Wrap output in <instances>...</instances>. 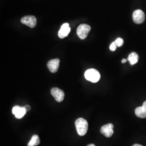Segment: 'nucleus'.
<instances>
[{
    "mask_svg": "<svg viewBox=\"0 0 146 146\" xmlns=\"http://www.w3.org/2000/svg\"><path fill=\"white\" fill-rule=\"evenodd\" d=\"M132 146H143L141 145H139V144H134Z\"/></svg>",
    "mask_w": 146,
    "mask_h": 146,
    "instance_id": "obj_18",
    "label": "nucleus"
},
{
    "mask_svg": "<svg viewBox=\"0 0 146 146\" xmlns=\"http://www.w3.org/2000/svg\"><path fill=\"white\" fill-rule=\"evenodd\" d=\"M116 48H117V46H116V43H115V41L112 42V43H111V44L110 45V50L111 51H112V52L115 51V50L116 49Z\"/></svg>",
    "mask_w": 146,
    "mask_h": 146,
    "instance_id": "obj_15",
    "label": "nucleus"
},
{
    "mask_svg": "<svg viewBox=\"0 0 146 146\" xmlns=\"http://www.w3.org/2000/svg\"><path fill=\"white\" fill-rule=\"evenodd\" d=\"M114 125L112 123H108L103 125L100 129L101 134L106 137H110L114 133Z\"/></svg>",
    "mask_w": 146,
    "mask_h": 146,
    "instance_id": "obj_6",
    "label": "nucleus"
},
{
    "mask_svg": "<svg viewBox=\"0 0 146 146\" xmlns=\"http://www.w3.org/2000/svg\"><path fill=\"white\" fill-rule=\"evenodd\" d=\"M40 143L39 136L37 135H34L32 136L31 141L28 143V146H37Z\"/></svg>",
    "mask_w": 146,
    "mask_h": 146,
    "instance_id": "obj_13",
    "label": "nucleus"
},
{
    "mask_svg": "<svg viewBox=\"0 0 146 146\" xmlns=\"http://www.w3.org/2000/svg\"><path fill=\"white\" fill-rule=\"evenodd\" d=\"M24 107H25V110H26V111H29V110H31V106H29V105H26V106H25Z\"/></svg>",
    "mask_w": 146,
    "mask_h": 146,
    "instance_id": "obj_16",
    "label": "nucleus"
},
{
    "mask_svg": "<svg viewBox=\"0 0 146 146\" xmlns=\"http://www.w3.org/2000/svg\"><path fill=\"white\" fill-rule=\"evenodd\" d=\"M126 61H127V60H126L125 59H123V60H122V63H125L126 62Z\"/></svg>",
    "mask_w": 146,
    "mask_h": 146,
    "instance_id": "obj_17",
    "label": "nucleus"
},
{
    "mask_svg": "<svg viewBox=\"0 0 146 146\" xmlns=\"http://www.w3.org/2000/svg\"><path fill=\"white\" fill-rule=\"evenodd\" d=\"M135 113L136 115L140 118H146V101L143 102L142 106L136 108Z\"/></svg>",
    "mask_w": 146,
    "mask_h": 146,
    "instance_id": "obj_11",
    "label": "nucleus"
},
{
    "mask_svg": "<svg viewBox=\"0 0 146 146\" xmlns=\"http://www.w3.org/2000/svg\"><path fill=\"white\" fill-rule=\"evenodd\" d=\"M77 132L80 136H84L87 133L88 129V122L83 118H79L75 122Z\"/></svg>",
    "mask_w": 146,
    "mask_h": 146,
    "instance_id": "obj_1",
    "label": "nucleus"
},
{
    "mask_svg": "<svg viewBox=\"0 0 146 146\" xmlns=\"http://www.w3.org/2000/svg\"><path fill=\"white\" fill-rule=\"evenodd\" d=\"M21 23L30 28H34L36 25L37 20L34 16H26L22 17L21 20Z\"/></svg>",
    "mask_w": 146,
    "mask_h": 146,
    "instance_id": "obj_4",
    "label": "nucleus"
},
{
    "mask_svg": "<svg viewBox=\"0 0 146 146\" xmlns=\"http://www.w3.org/2000/svg\"><path fill=\"white\" fill-rule=\"evenodd\" d=\"M59 64L60 60L58 58H55L49 61L47 63V67L52 73H55L57 72L58 70Z\"/></svg>",
    "mask_w": 146,
    "mask_h": 146,
    "instance_id": "obj_10",
    "label": "nucleus"
},
{
    "mask_svg": "<svg viewBox=\"0 0 146 146\" xmlns=\"http://www.w3.org/2000/svg\"><path fill=\"white\" fill-rule=\"evenodd\" d=\"M115 42L116 44V46H117V47H120L123 45V40L121 38H117L115 40Z\"/></svg>",
    "mask_w": 146,
    "mask_h": 146,
    "instance_id": "obj_14",
    "label": "nucleus"
},
{
    "mask_svg": "<svg viewBox=\"0 0 146 146\" xmlns=\"http://www.w3.org/2000/svg\"><path fill=\"white\" fill-rule=\"evenodd\" d=\"M70 31V28L68 23L63 24L61 27L60 29L58 32V36L60 38H63L67 36Z\"/></svg>",
    "mask_w": 146,
    "mask_h": 146,
    "instance_id": "obj_8",
    "label": "nucleus"
},
{
    "mask_svg": "<svg viewBox=\"0 0 146 146\" xmlns=\"http://www.w3.org/2000/svg\"><path fill=\"white\" fill-rule=\"evenodd\" d=\"M91 27L86 24H82L78 27L77 29V34L78 36L82 40L85 39L90 31Z\"/></svg>",
    "mask_w": 146,
    "mask_h": 146,
    "instance_id": "obj_3",
    "label": "nucleus"
},
{
    "mask_svg": "<svg viewBox=\"0 0 146 146\" xmlns=\"http://www.w3.org/2000/svg\"><path fill=\"white\" fill-rule=\"evenodd\" d=\"M84 77L87 80L93 83H96L99 81L100 74L95 69H89L86 71Z\"/></svg>",
    "mask_w": 146,
    "mask_h": 146,
    "instance_id": "obj_2",
    "label": "nucleus"
},
{
    "mask_svg": "<svg viewBox=\"0 0 146 146\" xmlns=\"http://www.w3.org/2000/svg\"><path fill=\"white\" fill-rule=\"evenodd\" d=\"M139 58V55L136 52H132L129 55L128 60L129 61L131 65H134L136 63H137Z\"/></svg>",
    "mask_w": 146,
    "mask_h": 146,
    "instance_id": "obj_12",
    "label": "nucleus"
},
{
    "mask_svg": "<svg viewBox=\"0 0 146 146\" xmlns=\"http://www.w3.org/2000/svg\"><path fill=\"white\" fill-rule=\"evenodd\" d=\"M87 146H95V145H94V144H90Z\"/></svg>",
    "mask_w": 146,
    "mask_h": 146,
    "instance_id": "obj_19",
    "label": "nucleus"
},
{
    "mask_svg": "<svg viewBox=\"0 0 146 146\" xmlns=\"http://www.w3.org/2000/svg\"><path fill=\"white\" fill-rule=\"evenodd\" d=\"M26 110L25 107H20L16 106L13 107L12 110V113L15 116L17 119H21L22 118L26 113Z\"/></svg>",
    "mask_w": 146,
    "mask_h": 146,
    "instance_id": "obj_9",
    "label": "nucleus"
},
{
    "mask_svg": "<svg viewBox=\"0 0 146 146\" xmlns=\"http://www.w3.org/2000/svg\"><path fill=\"white\" fill-rule=\"evenodd\" d=\"M51 94L56 101L62 102L64 97V93L62 90L58 88H53L51 90Z\"/></svg>",
    "mask_w": 146,
    "mask_h": 146,
    "instance_id": "obj_7",
    "label": "nucleus"
},
{
    "mask_svg": "<svg viewBox=\"0 0 146 146\" xmlns=\"http://www.w3.org/2000/svg\"><path fill=\"white\" fill-rule=\"evenodd\" d=\"M133 20L136 24H141L145 20L144 12L140 9H137L134 11L133 14Z\"/></svg>",
    "mask_w": 146,
    "mask_h": 146,
    "instance_id": "obj_5",
    "label": "nucleus"
}]
</instances>
